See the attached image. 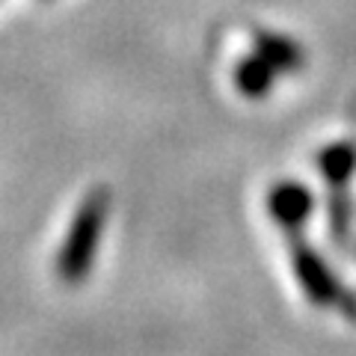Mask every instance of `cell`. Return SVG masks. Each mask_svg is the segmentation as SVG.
Wrapping results in <instances>:
<instances>
[{"label": "cell", "instance_id": "277c9868", "mask_svg": "<svg viewBox=\"0 0 356 356\" xmlns=\"http://www.w3.org/2000/svg\"><path fill=\"white\" fill-rule=\"evenodd\" d=\"M255 54H259V57L270 65L276 74H280L282 69L294 72V69H300V65L306 63V54L294 39L280 36V33H267V30L255 33Z\"/></svg>", "mask_w": 356, "mask_h": 356}, {"label": "cell", "instance_id": "7a4b0ae2", "mask_svg": "<svg viewBox=\"0 0 356 356\" xmlns=\"http://www.w3.org/2000/svg\"><path fill=\"white\" fill-rule=\"evenodd\" d=\"M294 270H297V280H300V285H303L306 297H312L318 306H327V303L336 300V294H339L336 276L330 273V267L312 250H306V247L294 250Z\"/></svg>", "mask_w": 356, "mask_h": 356}, {"label": "cell", "instance_id": "3957f363", "mask_svg": "<svg viewBox=\"0 0 356 356\" xmlns=\"http://www.w3.org/2000/svg\"><path fill=\"white\" fill-rule=\"evenodd\" d=\"M270 214L273 220L285 229H297L309 214H312V193L306 191L303 184L297 181H285V184H276L270 191Z\"/></svg>", "mask_w": 356, "mask_h": 356}, {"label": "cell", "instance_id": "6da1fadb", "mask_svg": "<svg viewBox=\"0 0 356 356\" xmlns=\"http://www.w3.org/2000/svg\"><path fill=\"white\" fill-rule=\"evenodd\" d=\"M107 214H110V193L104 187L92 191L83 199V205L77 208V214L69 226V235H65L57 255V270L65 282H81L89 273L95 252L102 247Z\"/></svg>", "mask_w": 356, "mask_h": 356}, {"label": "cell", "instance_id": "5b68a950", "mask_svg": "<svg viewBox=\"0 0 356 356\" xmlns=\"http://www.w3.org/2000/svg\"><path fill=\"white\" fill-rule=\"evenodd\" d=\"M273 81H276V72L259 57V54H252V57H247V60H241L238 69H235V86L247 98H264L267 92H270Z\"/></svg>", "mask_w": 356, "mask_h": 356}, {"label": "cell", "instance_id": "8992f818", "mask_svg": "<svg viewBox=\"0 0 356 356\" xmlns=\"http://www.w3.org/2000/svg\"><path fill=\"white\" fill-rule=\"evenodd\" d=\"M356 170V146L350 143H336L321 154V172L330 184H344Z\"/></svg>", "mask_w": 356, "mask_h": 356}]
</instances>
